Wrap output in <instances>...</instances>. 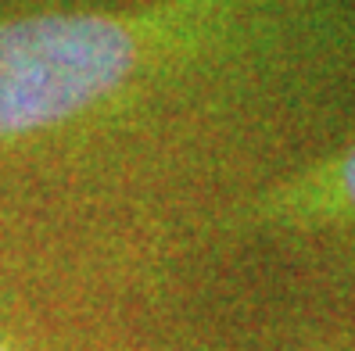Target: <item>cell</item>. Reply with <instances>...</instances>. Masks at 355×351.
Listing matches in <instances>:
<instances>
[{
    "mask_svg": "<svg viewBox=\"0 0 355 351\" xmlns=\"http://www.w3.org/2000/svg\"><path fill=\"white\" fill-rule=\"evenodd\" d=\"M0 351H33L29 348V341L18 334V326L0 312Z\"/></svg>",
    "mask_w": 355,
    "mask_h": 351,
    "instance_id": "277c9868",
    "label": "cell"
},
{
    "mask_svg": "<svg viewBox=\"0 0 355 351\" xmlns=\"http://www.w3.org/2000/svg\"><path fill=\"white\" fill-rule=\"evenodd\" d=\"M355 65V0H137L0 15V169L183 187Z\"/></svg>",
    "mask_w": 355,
    "mask_h": 351,
    "instance_id": "6da1fadb",
    "label": "cell"
},
{
    "mask_svg": "<svg viewBox=\"0 0 355 351\" xmlns=\"http://www.w3.org/2000/svg\"><path fill=\"white\" fill-rule=\"evenodd\" d=\"M158 265L241 244H348L355 240V129L295 169L155 226Z\"/></svg>",
    "mask_w": 355,
    "mask_h": 351,
    "instance_id": "7a4b0ae2",
    "label": "cell"
},
{
    "mask_svg": "<svg viewBox=\"0 0 355 351\" xmlns=\"http://www.w3.org/2000/svg\"><path fill=\"white\" fill-rule=\"evenodd\" d=\"M309 351H355V326L348 330H334V334H323L309 344Z\"/></svg>",
    "mask_w": 355,
    "mask_h": 351,
    "instance_id": "3957f363",
    "label": "cell"
}]
</instances>
